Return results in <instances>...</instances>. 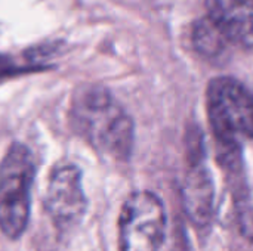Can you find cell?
Segmentation results:
<instances>
[{"mask_svg": "<svg viewBox=\"0 0 253 251\" xmlns=\"http://www.w3.org/2000/svg\"><path fill=\"white\" fill-rule=\"evenodd\" d=\"M76 130L101 154L125 161L133 148V123L113 95L102 86L79 89L71 102Z\"/></svg>", "mask_w": 253, "mask_h": 251, "instance_id": "obj_1", "label": "cell"}, {"mask_svg": "<svg viewBox=\"0 0 253 251\" xmlns=\"http://www.w3.org/2000/svg\"><path fill=\"white\" fill-rule=\"evenodd\" d=\"M208 115L213 135L230 151L253 138V93L233 77L213 78L206 92Z\"/></svg>", "mask_w": 253, "mask_h": 251, "instance_id": "obj_2", "label": "cell"}, {"mask_svg": "<svg viewBox=\"0 0 253 251\" xmlns=\"http://www.w3.org/2000/svg\"><path fill=\"white\" fill-rule=\"evenodd\" d=\"M34 160L22 143H13L0 163V231L10 240L22 235L30 219Z\"/></svg>", "mask_w": 253, "mask_h": 251, "instance_id": "obj_3", "label": "cell"}, {"mask_svg": "<svg viewBox=\"0 0 253 251\" xmlns=\"http://www.w3.org/2000/svg\"><path fill=\"white\" fill-rule=\"evenodd\" d=\"M166 234V212L159 197L141 191L123 204L119 219L120 251H160Z\"/></svg>", "mask_w": 253, "mask_h": 251, "instance_id": "obj_4", "label": "cell"}, {"mask_svg": "<svg viewBox=\"0 0 253 251\" xmlns=\"http://www.w3.org/2000/svg\"><path fill=\"white\" fill-rule=\"evenodd\" d=\"M46 212L59 229L76 226L86 212V195L82 185V173L73 164L56 167L47 182Z\"/></svg>", "mask_w": 253, "mask_h": 251, "instance_id": "obj_5", "label": "cell"}, {"mask_svg": "<svg viewBox=\"0 0 253 251\" xmlns=\"http://www.w3.org/2000/svg\"><path fill=\"white\" fill-rule=\"evenodd\" d=\"M208 18L231 44L253 53V0H205Z\"/></svg>", "mask_w": 253, "mask_h": 251, "instance_id": "obj_6", "label": "cell"}, {"mask_svg": "<svg viewBox=\"0 0 253 251\" xmlns=\"http://www.w3.org/2000/svg\"><path fill=\"white\" fill-rule=\"evenodd\" d=\"M182 203L187 216L197 226H206L215 207V188L209 170L202 164H194L185 176L182 185Z\"/></svg>", "mask_w": 253, "mask_h": 251, "instance_id": "obj_7", "label": "cell"}, {"mask_svg": "<svg viewBox=\"0 0 253 251\" xmlns=\"http://www.w3.org/2000/svg\"><path fill=\"white\" fill-rule=\"evenodd\" d=\"M191 38L196 50L206 58H219L231 44L225 34L209 18H202L194 24Z\"/></svg>", "mask_w": 253, "mask_h": 251, "instance_id": "obj_8", "label": "cell"}, {"mask_svg": "<svg viewBox=\"0 0 253 251\" xmlns=\"http://www.w3.org/2000/svg\"><path fill=\"white\" fill-rule=\"evenodd\" d=\"M239 223L243 235L253 240V192L243 195L239 203Z\"/></svg>", "mask_w": 253, "mask_h": 251, "instance_id": "obj_9", "label": "cell"}]
</instances>
